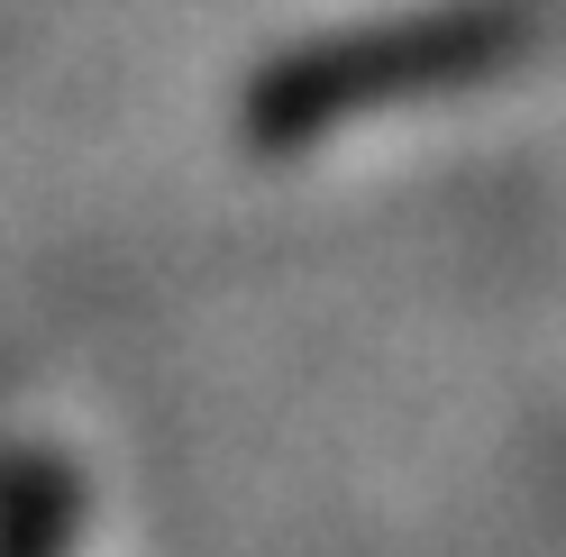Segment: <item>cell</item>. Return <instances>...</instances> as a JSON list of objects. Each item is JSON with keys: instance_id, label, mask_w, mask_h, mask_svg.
I'll return each mask as SVG.
<instances>
[{"instance_id": "cell-1", "label": "cell", "mask_w": 566, "mask_h": 557, "mask_svg": "<svg viewBox=\"0 0 566 557\" xmlns=\"http://www.w3.org/2000/svg\"><path fill=\"white\" fill-rule=\"evenodd\" d=\"M0 557H111V484L74 430H0Z\"/></svg>"}]
</instances>
